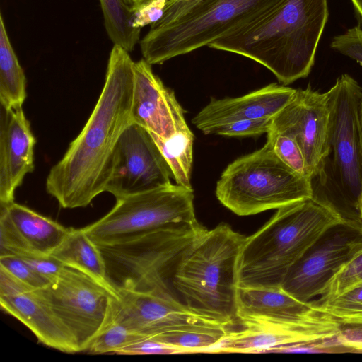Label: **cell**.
<instances>
[{"label":"cell","mask_w":362,"mask_h":362,"mask_svg":"<svg viewBox=\"0 0 362 362\" xmlns=\"http://www.w3.org/2000/svg\"><path fill=\"white\" fill-rule=\"evenodd\" d=\"M134 62L129 52L114 45L105 83L91 115L49 170L46 190L62 208L85 207L105 192L119 137L133 123Z\"/></svg>","instance_id":"cell-1"},{"label":"cell","mask_w":362,"mask_h":362,"mask_svg":"<svg viewBox=\"0 0 362 362\" xmlns=\"http://www.w3.org/2000/svg\"><path fill=\"white\" fill-rule=\"evenodd\" d=\"M328 16L327 0H280L253 23L208 47L249 58L287 86L310 73Z\"/></svg>","instance_id":"cell-2"},{"label":"cell","mask_w":362,"mask_h":362,"mask_svg":"<svg viewBox=\"0 0 362 362\" xmlns=\"http://www.w3.org/2000/svg\"><path fill=\"white\" fill-rule=\"evenodd\" d=\"M245 239L221 223L187 246L170 281L187 308L229 327L238 322V264Z\"/></svg>","instance_id":"cell-3"},{"label":"cell","mask_w":362,"mask_h":362,"mask_svg":"<svg viewBox=\"0 0 362 362\" xmlns=\"http://www.w3.org/2000/svg\"><path fill=\"white\" fill-rule=\"evenodd\" d=\"M343 220L313 198L277 209L246 237L238 264V287H281L290 269L330 226Z\"/></svg>","instance_id":"cell-4"},{"label":"cell","mask_w":362,"mask_h":362,"mask_svg":"<svg viewBox=\"0 0 362 362\" xmlns=\"http://www.w3.org/2000/svg\"><path fill=\"white\" fill-rule=\"evenodd\" d=\"M326 93L329 107L328 143L332 157L327 158L314 177L321 184L313 187V198L343 221L362 224V141L358 118L362 87L344 74Z\"/></svg>","instance_id":"cell-5"},{"label":"cell","mask_w":362,"mask_h":362,"mask_svg":"<svg viewBox=\"0 0 362 362\" xmlns=\"http://www.w3.org/2000/svg\"><path fill=\"white\" fill-rule=\"evenodd\" d=\"M280 0H200L170 23L151 26L141 40L143 58L161 64L253 23Z\"/></svg>","instance_id":"cell-6"},{"label":"cell","mask_w":362,"mask_h":362,"mask_svg":"<svg viewBox=\"0 0 362 362\" xmlns=\"http://www.w3.org/2000/svg\"><path fill=\"white\" fill-rule=\"evenodd\" d=\"M204 229L199 223L173 225L98 245L108 284L114 289L159 290L174 294L170 281L175 266Z\"/></svg>","instance_id":"cell-7"},{"label":"cell","mask_w":362,"mask_h":362,"mask_svg":"<svg viewBox=\"0 0 362 362\" xmlns=\"http://www.w3.org/2000/svg\"><path fill=\"white\" fill-rule=\"evenodd\" d=\"M216 196L238 216H250L313 198L312 179L282 162L264 146L230 163L216 187Z\"/></svg>","instance_id":"cell-8"},{"label":"cell","mask_w":362,"mask_h":362,"mask_svg":"<svg viewBox=\"0 0 362 362\" xmlns=\"http://www.w3.org/2000/svg\"><path fill=\"white\" fill-rule=\"evenodd\" d=\"M194 198L192 189L171 183L116 199L105 216L83 228L103 245L165 226L197 224Z\"/></svg>","instance_id":"cell-9"},{"label":"cell","mask_w":362,"mask_h":362,"mask_svg":"<svg viewBox=\"0 0 362 362\" xmlns=\"http://www.w3.org/2000/svg\"><path fill=\"white\" fill-rule=\"evenodd\" d=\"M35 291L69 332L78 352L86 351L112 317L115 289L76 269L64 266L54 281Z\"/></svg>","instance_id":"cell-10"},{"label":"cell","mask_w":362,"mask_h":362,"mask_svg":"<svg viewBox=\"0 0 362 362\" xmlns=\"http://www.w3.org/2000/svg\"><path fill=\"white\" fill-rule=\"evenodd\" d=\"M362 252V224L342 221L328 228L293 264L281 288L305 302Z\"/></svg>","instance_id":"cell-11"},{"label":"cell","mask_w":362,"mask_h":362,"mask_svg":"<svg viewBox=\"0 0 362 362\" xmlns=\"http://www.w3.org/2000/svg\"><path fill=\"white\" fill-rule=\"evenodd\" d=\"M171 177L172 170L150 132L130 124L117 144L105 192L117 199L168 185Z\"/></svg>","instance_id":"cell-12"},{"label":"cell","mask_w":362,"mask_h":362,"mask_svg":"<svg viewBox=\"0 0 362 362\" xmlns=\"http://www.w3.org/2000/svg\"><path fill=\"white\" fill-rule=\"evenodd\" d=\"M115 291L113 316L144 337L189 327H229L192 311L173 293L159 290Z\"/></svg>","instance_id":"cell-13"},{"label":"cell","mask_w":362,"mask_h":362,"mask_svg":"<svg viewBox=\"0 0 362 362\" xmlns=\"http://www.w3.org/2000/svg\"><path fill=\"white\" fill-rule=\"evenodd\" d=\"M329 107L327 93L310 86L296 89L291 100L272 119V128L293 138L305 160L313 179L329 156Z\"/></svg>","instance_id":"cell-14"},{"label":"cell","mask_w":362,"mask_h":362,"mask_svg":"<svg viewBox=\"0 0 362 362\" xmlns=\"http://www.w3.org/2000/svg\"><path fill=\"white\" fill-rule=\"evenodd\" d=\"M132 119L162 139L172 136L187 124L184 110L144 58L134 62Z\"/></svg>","instance_id":"cell-15"},{"label":"cell","mask_w":362,"mask_h":362,"mask_svg":"<svg viewBox=\"0 0 362 362\" xmlns=\"http://www.w3.org/2000/svg\"><path fill=\"white\" fill-rule=\"evenodd\" d=\"M236 317L242 326L302 325L332 318L314 302L300 300L281 287H238Z\"/></svg>","instance_id":"cell-16"},{"label":"cell","mask_w":362,"mask_h":362,"mask_svg":"<svg viewBox=\"0 0 362 362\" xmlns=\"http://www.w3.org/2000/svg\"><path fill=\"white\" fill-rule=\"evenodd\" d=\"M341 325L324 320L303 325L247 324L230 331L212 351L216 353H273L282 346L335 337Z\"/></svg>","instance_id":"cell-17"},{"label":"cell","mask_w":362,"mask_h":362,"mask_svg":"<svg viewBox=\"0 0 362 362\" xmlns=\"http://www.w3.org/2000/svg\"><path fill=\"white\" fill-rule=\"evenodd\" d=\"M35 138L23 107H1L0 206L14 202L16 189L34 170Z\"/></svg>","instance_id":"cell-18"},{"label":"cell","mask_w":362,"mask_h":362,"mask_svg":"<svg viewBox=\"0 0 362 362\" xmlns=\"http://www.w3.org/2000/svg\"><path fill=\"white\" fill-rule=\"evenodd\" d=\"M296 89L271 83L237 98H211L192 119L204 134L211 128L243 119L272 117L292 98Z\"/></svg>","instance_id":"cell-19"},{"label":"cell","mask_w":362,"mask_h":362,"mask_svg":"<svg viewBox=\"0 0 362 362\" xmlns=\"http://www.w3.org/2000/svg\"><path fill=\"white\" fill-rule=\"evenodd\" d=\"M0 305L24 324L40 343L63 352H78L69 332L35 290L25 288L0 295Z\"/></svg>","instance_id":"cell-20"},{"label":"cell","mask_w":362,"mask_h":362,"mask_svg":"<svg viewBox=\"0 0 362 362\" xmlns=\"http://www.w3.org/2000/svg\"><path fill=\"white\" fill-rule=\"evenodd\" d=\"M4 209L31 250L50 255L62 243L69 229L35 211L14 202Z\"/></svg>","instance_id":"cell-21"},{"label":"cell","mask_w":362,"mask_h":362,"mask_svg":"<svg viewBox=\"0 0 362 362\" xmlns=\"http://www.w3.org/2000/svg\"><path fill=\"white\" fill-rule=\"evenodd\" d=\"M50 255L65 266L81 271L110 285L106 278L105 263L102 253L83 228H70L64 240Z\"/></svg>","instance_id":"cell-22"},{"label":"cell","mask_w":362,"mask_h":362,"mask_svg":"<svg viewBox=\"0 0 362 362\" xmlns=\"http://www.w3.org/2000/svg\"><path fill=\"white\" fill-rule=\"evenodd\" d=\"M26 78L0 15V103L6 110L23 107L26 98Z\"/></svg>","instance_id":"cell-23"},{"label":"cell","mask_w":362,"mask_h":362,"mask_svg":"<svg viewBox=\"0 0 362 362\" xmlns=\"http://www.w3.org/2000/svg\"><path fill=\"white\" fill-rule=\"evenodd\" d=\"M151 134L168 162L176 183L192 189L191 172L194 134L189 127L186 125L178 129L168 139Z\"/></svg>","instance_id":"cell-24"},{"label":"cell","mask_w":362,"mask_h":362,"mask_svg":"<svg viewBox=\"0 0 362 362\" xmlns=\"http://www.w3.org/2000/svg\"><path fill=\"white\" fill-rule=\"evenodd\" d=\"M107 33L114 43L130 52L139 41L141 30L132 26V9L123 0H100Z\"/></svg>","instance_id":"cell-25"},{"label":"cell","mask_w":362,"mask_h":362,"mask_svg":"<svg viewBox=\"0 0 362 362\" xmlns=\"http://www.w3.org/2000/svg\"><path fill=\"white\" fill-rule=\"evenodd\" d=\"M230 331V328L226 327H189L172 330L152 337L180 349L183 354L211 352Z\"/></svg>","instance_id":"cell-26"},{"label":"cell","mask_w":362,"mask_h":362,"mask_svg":"<svg viewBox=\"0 0 362 362\" xmlns=\"http://www.w3.org/2000/svg\"><path fill=\"white\" fill-rule=\"evenodd\" d=\"M315 303L341 325H362V281L328 300Z\"/></svg>","instance_id":"cell-27"},{"label":"cell","mask_w":362,"mask_h":362,"mask_svg":"<svg viewBox=\"0 0 362 362\" xmlns=\"http://www.w3.org/2000/svg\"><path fill=\"white\" fill-rule=\"evenodd\" d=\"M144 337L134 332L112 314L110 322L93 339L86 351L100 354L118 352Z\"/></svg>","instance_id":"cell-28"},{"label":"cell","mask_w":362,"mask_h":362,"mask_svg":"<svg viewBox=\"0 0 362 362\" xmlns=\"http://www.w3.org/2000/svg\"><path fill=\"white\" fill-rule=\"evenodd\" d=\"M267 141L271 145L279 159L287 166L299 175L310 177L308 175L307 165L303 151L293 138L270 130L267 133Z\"/></svg>","instance_id":"cell-29"},{"label":"cell","mask_w":362,"mask_h":362,"mask_svg":"<svg viewBox=\"0 0 362 362\" xmlns=\"http://www.w3.org/2000/svg\"><path fill=\"white\" fill-rule=\"evenodd\" d=\"M33 252L6 211L0 209V257Z\"/></svg>","instance_id":"cell-30"},{"label":"cell","mask_w":362,"mask_h":362,"mask_svg":"<svg viewBox=\"0 0 362 362\" xmlns=\"http://www.w3.org/2000/svg\"><path fill=\"white\" fill-rule=\"evenodd\" d=\"M272 119L273 117L228 122L211 128L206 134L251 136L267 134L272 128Z\"/></svg>","instance_id":"cell-31"},{"label":"cell","mask_w":362,"mask_h":362,"mask_svg":"<svg viewBox=\"0 0 362 362\" xmlns=\"http://www.w3.org/2000/svg\"><path fill=\"white\" fill-rule=\"evenodd\" d=\"M360 281H362V252L329 282L320 298L315 303L328 300Z\"/></svg>","instance_id":"cell-32"},{"label":"cell","mask_w":362,"mask_h":362,"mask_svg":"<svg viewBox=\"0 0 362 362\" xmlns=\"http://www.w3.org/2000/svg\"><path fill=\"white\" fill-rule=\"evenodd\" d=\"M0 268L6 270L32 290L42 288L50 283L18 256L0 257Z\"/></svg>","instance_id":"cell-33"},{"label":"cell","mask_w":362,"mask_h":362,"mask_svg":"<svg viewBox=\"0 0 362 362\" xmlns=\"http://www.w3.org/2000/svg\"><path fill=\"white\" fill-rule=\"evenodd\" d=\"M168 0H138L132 6V26L141 30L158 22L163 16Z\"/></svg>","instance_id":"cell-34"},{"label":"cell","mask_w":362,"mask_h":362,"mask_svg":"<svg viewBox=\"0 0 362 362\" xmlns=\"http://www.w3.org/2000/svg\"><path fill=\"white\" fill-rule=\"evenodd\" d=\"M330 47L362 66V27L358 25L334 36Z\"/></svg>","instance_id":"cell-35"},{"label":"cell","mask_w":362,"mask_h":362,"mask_svg":"<svg viewBox=\"0 0 362 362\" xmlns=\"http://www.w3.org/2000/svg\"><path fill=\"white\" fill-rule=\"evenodd\" d=\"M18 257L23 259L39 275L50 282L59 276L65 266L52 255L30 252Z\"/></svg>","instance_id":"cell-36"},{"label":"cell","mask_w":362,"mask_h":362,"mask_svg":"<svg viewBox=\"0 0 362 362\" xmlns=\"http://www.w3.org/2000/svg\"><path fill=\"white\" fill-rule=\"evenodd\" d=\"M183 352L155 337H144L120 350L117 354H180Z\"/></svg>","instance_id":"cell-37"},{"label":"cell","mask_w":362,"mask_h":362,"mask_svg":"<svg viewBox=\"0 0 362 362\" xmlns=\"http://www.w3.org/2000/svg\"><path fill=\"white\" fill-rule=\"evenodd\" d=\"M337 339L349 351L362 352V325H341Z\"/></svg>","instance_id":"cell-38"},{"label":"cell","mask_w":362,"mask_h":362,"mask_svg":"<svg viewBox=\"0 0 362 362\" xmlns=\"http://www.w3.org/2000/svg\"><path fill=\"white\" fill-rule=\"evenodd\" d=\"M200 0H169L163 17L151 26H160L170 23L183 14Z\"/></svg>","instance_id":"cell-39"},{"label":"cell","mask_w":362,"mask_h":362,"mask_svg":"<svg viewBox=\"0 0 362 362\" xmlns=\"http://www.w3.org/2000/svg\"><path fill=\"white\" fill-rule=\"evenodd\" d=\"M358 23L362 27V0H351Z\"/></svg>","instance_id":"cell-40"},{"label":"cell","mask_w":362,"mask_h":362,"mask_svg":"<svg viewBox=\"0 0 362 362\" xmlns=\"http://www.w3.org/2000/svg\"><path fill=\"white\" fill-rule=\"evenodd\" d=\"M358 118H359L360 133H361V141H362V100L361 101V104L359 106Z\"/></svg>","instance_id":"cell-41"},{"label":"cell","mask_w":362,"mask_h":362,"mask_svg":"<svg viewBox=\"0 0 362 362\" xmlns=\"http://www.w3.org/2000/svg\"><path fill=\"white\" fill-rule=\"evenodd\" d=\"M129 6H132L138 0H123Z\"/></svg>","instance_id":"cell-42"},{"label":"cell","mask_w":362,"mask_h":362,"mask_svg":"<svg viewBox=\"0 0 362 362\" xmlns=\"http://www.w3.org/2000/svg\"><path fill=\"white\" fill-rule=\"evenodd\" d=\"M168 1H169V0H168Z\"/></svg>","instance_id":"cell-43"}]
</instances>
